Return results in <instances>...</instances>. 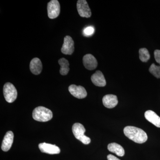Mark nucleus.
Returning a JSON list of instances; mask_svg holds the SVG:
<instances>
[{
    "instance_id": "obj_1",
    "label": "nucleus",
    "mask_w": 160,
    "mask_h": 160,
    "mask_svg": "<svg viewBox=\"0 0 160 160\" xmlns=\"http://www.w3.org/2000/svg\"><path fill=\"white\" fill-rule=\"evenodd\" d=\"M124 132L127 138L136 143L142 144L146 142L148 139L147 135L144 130L134 126H126L124 128Z\"/></svg>"
},
{
    "instance_id": "obj_2",
    "label": "nucleus",
    "mask_w": 160,
    "mask_h": 160,
    "mask_svg": "<svg viewBox=\"0 0 160 160\" xmlns=\"http://www.w3.org/2000/svg\"><path fill=\"white\" fill-rule=\"evenodd\" d=\"M32 118L38 122H46L52 118V112L50 109L43 106H39L33 110Z\"/></svg>"
},
{
    "instance_id": "obj_3",
    "label": "nucleus",
    "mask_w": 160,
    "mask_h": 160,
    "mask_svg": "<svg viewBox=\"0 0 160 160\" xmlns=\"http://www.w3.org/2000/svg\"><path fill=\"white\" fill-rule=\"evenodd\" d=\"M72 131L75 137L79 140L83 144L88 145L91 142L90 138L85 135L86 129L82 124L79 123H75L72 126Z\"/></svg>"
},
{
    "instance_id": "obj_4",
    "label": "nucleus",
    "mask_w": 160,
    "mask_h": 160,
    "mask_svg": "<svg viewBox=\"0 0 160 160\" xmlns=\"http://www.w3.org/2000/svg\"><path fill=\"white\" fill-rule=\"evenodd\" d=\"M3 93L5 99L8 102H14L17 98V90L11 83H6L3 87Z\"/></svg>"
},
{
    "instance_id": "obj_5",
    "label": "nucleus",
    "mask_w": 160,
    "mask_h": 160,
    "mask_svg": "<svg viewBox=\"0 0 160 160\" xmlns=\"http://www.w3.org/2000/svg\"><path fill=\"white\" fill-rule=\"evenodd\" d=\"M48 15L49 18L54 19L58 16L60 12V3L57 0H52L47 6Z\"/></svg>"
},
{
    "instance_id": "obj_6",
    "label": "nucleus",
    "mask_w": 160,
    "mask_h": 160,
    "mask_svg": "<svg viewBox=\"0 0 160 160\" xmlns=\"http://www.w3.org/2000/svg\"><path fill=\"white\" fill-rule=\"evenodd\" d=\"M77 7L79 14L81 17L89 18L91 16V10L86 0H78Z\"/></svg>"
},
{
    "instance_id": "obj_7",
    "label": "nucleus",
    "mask_w": 160,
    "mask_h": 160,
    "mask_svg": "<svg viewBox=\"0 0 160 160\" xmlns=\"http://www.w3.org/2000/svg\"><path fill=\"white\" fill-rule=\"evenodd\" d=\"M74 42L69 36H66L64 38V43L61 51L63 54L71 55L74 50Z\"/></svg>"
},
{
    "instance_id": "obj_8",
    "label": "nucleus",
    "mask_w": 160,
    "mask_h": 160,
    "mask_svg": "<svg viewBox=\"0 0 160 160\" xmlns=\"http://www.w3.org/2000/svg\"><path fill=\"white\" fill-rule=\"evenodd\" d=\"M69 90L73 96L77 98H84L87 95L86 89L83 86H77L75 85H72L69 86Z\"/></svg>"
},
{
    "instance_id": "obj_9",
    "label": "nucleus",
    "mask_w": 160,
    "mask_h": 160,
    "mask_svg": "<svg viewBox=\"0 0 160 160\" xmlns=\"http://www.w3.org/2000/svg\"><path fill=\"white\" fill-rule=\"evenodd\" d=\"M38 147L42 152L49 154H59L61 151L58 146L49 143H40L39 144Z\"/></svg>"
},
{
    "instance_id": "obj_10",
    "label": "nucleus",
    "mask_w": 160,
    "mask_h": 160,
    "mask_svg": "<svg viewBox=\"0 0 160 160\" xmlns=\"http://www.w3.org/2000/svg\"><path fill=\"white\" fill-rule=\"evenodd\" d=\"M83 63L86 69L92 70L98 66V62L96 58L91 54H87L83 58Z\"/></svg>"
},
{
    "instance_id": "obj_11",
    "label": "nucleus",
    "mask_w": 160,
    "mask_h": 160,
    "mask_svg": "<svg viewBox=\"0 0 160 160\" xmlns=\"http://www.w3.org/2000/svg\"><path fill=\"white\" fill-rule=\"evenodd\" d=\"M92 82L96 86L99 87H104L106 85V80L104 75L102 72L98 70L94 74H92L91 78Z\"/></svg>"
},
{
    "instance_id": "obj_12",
    "label": "nucleus",
    "mask_w": 160,
    "mask_h": 160,
    "mask_svg": "<svg viewBox=\"0 0 160 160\" xmlns=\"http://www.w3.org/2000/svg\"><path fill=\"white\" fill-rule=\"evenodd\" d=\"M13 138L12 132L9 131L6 132L2 143V149L3 151L7 152L10 149L13 143Z\"/></svg>"
},
{
    "instance_id": "obj_13",
    "label": "nucleus",
    "mask_w": 160,
    "mask_h": 160,
    "mask_svg": "<svg viewBox=\"0 0 160 160\" xmlns=\"http://www.w3.org/2000/svg\"><path fill=\"white\" fill-rule=\"evenodd\" d=\"M102 102L103 105L105 107L109 109H112L118 105V98L114 95H106L103 98Z\"/></svg>"
},
{
    "instance_id": "obj_14",
    "label": "nucleus",
    "mask_w": 160,
    "mask_h": 160,
    "mask_svg": "<svg viewBox=\"0 0 160 160\" xmlns=\"http://www.w3.org/2000/svg\"><path fill=\"white\" fill-rule=\"evenodd\" d=\"M29 67L30 71L33 74L38 75L42 72V64L38 58H34L30 62Z\"/></svg>"
},
{
    "instance_id": "obj_15",
    "label": "nucleus",
    "mask_w": 160,
    "mask_h": 160,
    "mask_svg": "<svg viewBox=\"0 0 160 160\" xmlns=\"http://www.w3.org/2000/svg\"><path fill=\"white\" fill-rule=\"evenodd\" d=\"M145 117L147 121L156 127L160 128V117L154 112L148 110L145 113Z\"/></svg>"
},
{
    "instance_id": "obj_16",
    "label": "nucleus",
    "mask_w": 160,
    "mask_h": 160,
    "mask_svg": "<svg viewBox=\"0 0 160 160\" xmlns=\"http://www.w3.org/2000/svg\"><path fill=\"white\" fill-rule=\"evenodd\" d=\"M108 149L109 151L115 153L118 156L122 157L125 155V150L121 145L116 143H112L108 146Z\"/></svg>"
},
{
    "instance_id": "obj_17",
    "label": "nucleus",
    "mask_w": 160,
    "mask_h": 160,
    "mask_svg": "<svg viewBox=\"0 0 160 160\" xmlns=\"http://www.w3.org/2000/svg\"><path fill=\"white\" fill-rule=\"evenodd\" d=\"M58 63L61 66L60 74L62 75H66L68 74L69 71V64L68 60L65 58H62L59 60Z\"/></svg>"
},
{
    "instance_id": "obj_18",
    "label": "nucleus",
    "mask_w": 160,
    "mask_h": 160,
    "mask_svg": "<svg viewBox=\"0 0 160 160\" xmlns=\"http://www.w3.org/2000/svg\"><path fill=\"white\" fill-rule=\"evenodd\" d=\"M140 59L143 62H148L150 58L149 51L146 48H141L139 51Z\"/></svg>"
},
{
    "instance_id": "obj_19",
    "label": "nucleus",
    "mask_w": 160,
    "mask_h": 160,
    "mask_svg": "<svg viewBox=\"0 0 160 160\" xmlns=\"http://www.w3.org/2000/svg\"><path fill=\"white\" fill-rule=\"evenodd\" d=\"M149 71L155 77L160 78V66H156L153 63L149 67Z\"/></svg>"
},
{
    "instance_id": "obj_20",
    "label": "nucleus",
    "mask_w": 160,
    "mask_h": 160,
    "mask_svg": "<svg viewBox=\"0 0 160 160\" xmlns=\"http://www.w3.org/2000/svg\"><path fill=\"white\" fill-rule=\"evenodd\" d=\"M95 32L94 27L92 26H88L83 30V35L86 37H90Z\"/></svg>"
},
{
    "instance_id": "obj_21",
    "label": "nucleus",
    "mask_w": 160,
    "mask_h": 160,
    "mask_svg": "<svg viewBox=\"0 0 160 160\" xmlns=\"http://www.w3.org/2000/svg\"><path fill=\"white\" fill-rule=\"evenodd\" d=\"M154 58L157 62L159 63L160 64V50H155L154 52Z\"/></svg>"
},
{
    "instance_id": "obj_22",
    "label": "nucleus",
    "mask_w": 160,
    "mask_h": 160,
    "mask_svg": "<svg viewBox=\"0 0 160 160\" xmlns=\"http://www.w3.org/2000/svg\"><path fill=\"white\" fill-rule=\"evenodd\" d=\"M107 159H108V160H121L112 154L108 155L107 156Z\"/></svg>"
}]
</instances>
